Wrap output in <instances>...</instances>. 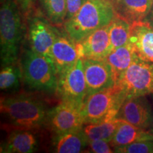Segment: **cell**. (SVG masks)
Masks as SVG:
<instances>
[{
	"label": "cell",
	"mask_w": 153,
	"mask_h": 153,
	"mask_svg": "<svg viewBox=\"0 0 153 153\" xmlns=\"http://www.w3.org/2000/svg\"><path fill=\"white\" fill-rule=\"evenodd\" d=\"M47 19L55 26L64 24L67 16L66 0H39Z\"/></svg>",
	"instance_id": "22"
},
{
	"label": "cell",
	"mask_w": 153,
	"mask_h": 153,
	"mask_svg": "<svg viewBox=\"0 0 153 153\" xmlns=\"http://www.w3.org/2000/svg\"><path fill=\"white\" fill-rule=\"evenodd\" d=\"M147 140H153V135L150 131L140 128L125 120L120 119L119 125L110 143L114 148Z\"/></svg>",
	"instance_id": "18"
},
{
	"label": "cell",
	"mask_w": 153,
	"mask_h": 153,
	"mask_svg": "<svg viewBox=\"0 0 153 153\" xmlns=\"http://www.w3.org/2000/svg\"><path fill=\"white\" fill-rule=\"evenodd\" d=\"M1 114L13 128L37 131L46 125L48 110L40 99L29 95L9 96L1 100Z\"/></svg>",
	"instance_id": "1"
},
{
	"label": "cell",
	"mask_w": 153,
	"mask_h": 153,
	"mask_svg": "<svg viewBox=\"0 0 153 153\" xmlns=\"http://www.w3.org/2000/svg\"><path fill=\"white\" fill-rule=\"evenodd\" d=\"M56 93L61 101L84 103L87 97V86L83 61L79 58L71 68L57 76Z\"/></svg>",
	"instance_id": "9"
},
{
	"label": "cell",
	"mask_w": 153,
	"mask_h": 153,
	"mask_svg": "<svg viewBox=\"0 0 153 153\" xmlns=\"http://www.w3.org/2000/svg\"><path fill=\"white\" fill-rule=\"evenodd\" d=\"M36 0H16L19 8L24 15H27L30 12L35 4Z\"/></svg>",
	"instance_id": "27"
},
{
	"label": "cell",
	"mask_w": 153,
	"mask_h": 153,
	"mask_svg": "<svg viewBox=\"0 0 153 153\" xmlns=\"http://www.w3.org/2000/svg\"><path fill=\"white\" fill-rule=\"evenodd\" d=\"M39 147V139L36 131L15 129L1 146V152L31 153Z\"/></svg>",
	"instance_id": "15"
},
{
	"label": "cell",
	"mask_w": 153,
	"mask_h": 153,
	"mask_svg": "<svg viewBox=\"0 0 153 153\" xmlns=\"http://www.w3.org/2000/svg\"><path fill=\"white\" fill-rule=\"evenodd\" d=\"M20 65L22 79L29 89L56 93L58 79L54 68L47 59L30 48H25L21 55Z\"/></svg>",
	"instance_id": "4"
},
{
	"label": "cell",
	"mask_w": 153,
	"mask_h": 153,
	"mask_svg": "<svg viewBox=\"0 0 153 153\" xmlns=\"http://www.w3.org/2000/svg\"><path fill=\"white\" fill-rule=\"evenodd\" d=\"M109 25L88 35L76 43L78 55L82 60H104L112 51L108 34Z\"/></svg>",
	"instance_id": "12"
},
{
	"label": "cell",
	"mask_w": 153,
	"mask_h": 153,
	"mask_svg": "<svg viewBox=\"0 0 153 153\" xmlns=\"http://www.w3.org/2000/svg\"><path fill=\"white\" fill-rule=\"evenodd\" d=\"M23 79L21 66L18 64L1 67L0 72V88L2 91H16Z\"/></svg>",
	"instance_id": "23"
},
{
	"label": "cell",
	"mask_w": 153,
	"mask_h": 153,
	"mask_svg": "<svg viewBox=\"0 0 153 153\" xmlns=\"http://www.w3.org/2000/svg\"><path fill=\"white\" fill-rule=\"evenodd\" d=\"M114 152L153 153V140L137 141L122 147L114 148Z\"/></svg>",
	"instance_id": "24"
},
{
	"label": "cell",
	"mask_w": 153,
	"mask_h": 153,
	"mask_svg": "<svg viewBox=\"0 0 153 153\" xmlns=\"http://www.w3.org/2000/svg\"><path fill=\"white\" fill-rule=\"evenodd\" d=\"M60 33L52 23L43 17L33 16L28 19V40L30 48L47 59L53 68L51 48Z\"/></svg>",
	"instance_id": "7"
},
{
	"label": "cell",
	"mask_w": 153,
	"mask_h": 153,
	"mask_svg": "<svg viewBox=\"0 0 153 153\" xmlns=\"http://www.w3.org/2000/svg\"><path fill=\"white\" fill-rule=\"evenodd\" d=\"M82 61L87 86V97L116 85V76L106 61L89 59Z\"/></svg>",
	"instance_id": "10"
},
{
	"label": "cell",
	"mask_w": 153,
	"mask_h": 153,
	"mask_svg": "<svg viewBox=\"0 0 153 153\" xmlns=\"http://www.w3.org/2000/svg\"><path fill=\"white\" fill-rule=\"evenodd\" d=\"M152 107L145 96L125 99L116 118L144 130L150 128Z\"/></svg>",
	"instance_id": "11"
},
{
	"label": "cell",
	"mask_w": 153,
	"mask_h": 153,
	"mask_svg": "<svg viewBox=\"0 0 153 153\" xmlns=\"http://www.w3.org/2000/svg\"><path fill=\"white\" fill-rule=\"evenodd\" d=\"M116 86L125 99L153 94V62L139 59L118 78Z\"/></svg>",
	"instance_id": "6"
},
{
	"label": "cell",
	"mask_w": 153,
	"mask_h": 153,
	"mask_svg": "<svg viewBox=\"0 0 153 153\" xmlns=\"http://www.w3.org/2000/svg\"><path fill=\"white\" fill-rule=\"evenodd\" d=\"M21 9L14 0H1L0 59L1 67L18 64L25 27Z\"/></svg>",
	"instance_id": "3"
},
{
	"label": "cell",
	"mask_w": 153,
	"mask_h": 153,
	"mask_svg": "<svg viewBox=\"0 0 153 153\" xmlns=\"http://www.w3.org/2000/svg\"><path fill=\"white\" fill-rule=\"evenodd\" d=\"M131 24L117 16L109 24V39L112 50L123 46L129 42Z\"/></svg>",
	"instance_id": "21"
},
{
	"label": "cell",
	"mask_w": 153,
	"mask_h": 153,
	"mask_svg": "<svg viewBox=\"0 0 153 153\" xmlns=\"http://www.w3.org/2000/svg\"><path fill=\"white\" fill-rule=\"evenodd\" d=\"M152 99H153V94H152ZM149 131H150V133L153 135V106H152V118H151V123H150V128H149Z\"/></svg>",
	"instance_id": "29"
},
{
	"label": "cell",
	"mask_w": 153,
	"mask_h": 153,
	"mask_svg": "<svg viewBox=\"0 0 153 153\" xmlns=\"http://www.w3.org/2000/svg\"><path fill=\"white\" fill-rule=\"evenodd\" d=\"M51 57L58 76L71 68L79 58L76 43L65 33H61L51 48Z\"/></svg>",
	"instance_id": "13"
},
{
	"label": "cell",
	"mask_w": 153,
	"mask_h": 153,
	"mask_svg": "<svg viewBox=\"0 0 153 153\" xmlns=\"http://www.w3.org/2000/svg\"><path fill=\"white\" fill-rule=\"evenodd\" d=\"M89 152L94 153L114 152V148L109 141L106 140H95L88 141Z\"/></svg>",
	"instance_id": "25"
},
{
	"label": "cell",
	"mask_w": 153,
	"mask_h": 153,
	"mask_svg": "<svg viewBox=\"0 0 153 153\" xmlns=\"http://www.w3.org/2000/svg\"><path fill=\"white\" fill-rule=\"evenodd\" d=\"M125 99L116 86L87 96L82 108L84 125L116 118Z\"/></svg>",
	"instance_id": "5"
},
{
	"label": "cell",
	"mask_w": 153,
	"mask_h": 153,
	"mask_svg": "<svg viewBox=\"0 0 153 153\" xmlns=\"http://www.w3.org/2000/svg\"><path fill=\"white\" fill-rule=\"evenodd\" d=\"M119 118H116L108 121L85 124L82 130L88 141L95 140H106L111 142L115 132L119 125Z\"/></svg>",
	"instance_id": "20"
},
{
	"label": "cell",
	"mask_w": 153,
	"mask_h": 153,
	"mask_svg": "<svg viewBox=\"0 0 153 153\" xmlns=\"http://www.w3.org/2000/svg\"><path fill=\"white\" fill-rule=\"evenodd\" d=\"M83 103L61 101L48 110L46 125L54 134L81 130L84 126L82 115Z\"/></svg>",
	"instance_id": "8"
},
{
	"label": "cell",
	"mask_w": 153,
	"mask_h": 153,
	"mask_svg": "<svg viewBox=\"0 0 153 153\" xmlns=\"http://www.w3.org/2000/svg\"><path fill=\"white\" fill-rule=\"evenodd\" d=\"M86 1L87 0H66L67 16L65 21L72 18Z\"/></svg>",
	"instance_id": "26"
},
{
	"label": "cell",
	"mask_w": 153,
	"mask_h": 153,
	"mask_svg": "<svg viewBox=\"0 0 153 153\" xmlns=\"http://www.w3.org/2000/svg\"><path fill=\"white\" fill-rule=\"evenodd\" d=\"M117 16L131 24L142 22L150 12L153 0H111Z\"/></svg>",
	"instance_id": "16"
},
{
	"label": "cell",
	"mask_w": 153,
	"mask_h": 153,
	"mask_svg": "<svg viewBox=\"0 0 153 153\" xmlns=\"http://www.w3.org/2000/svg\"><path fill=\"white\" fill-rule=\"evenodd\" d=\"M116 16L111 0H87L64 23V33L76 43L96 30L109 25Z\"/></svg>",
	"instance_id": "2"
},
{
	"label": "cell",
	"mask_w": 153,
	"mask_h": 153,
	"mask_svg": "<svg viewBox=\"0 0 153 153\" xmlns=\"http://www.w3.org/2000/svg\"><path fill=\"white\" fill-rule=\"evenodd\" d=\"M82 129L54 134L52 139L53 152L56 153L83 152L88 146V140Z\"/></svg>",
	"instance_id": "17"
},
{
	"label": "cell",
	"mask_w": 153,
	"mask_h": 153,
	"mask_svg": "<svg viewBox=\"0 0 153 153\" xmlns=\"http://www.w3.org/2000/svg\"><path fill=\"white\" fill-rule=\"evenodd\" d=\"M143 22L146 23L148 25H150L151 27L153 28V4L150 12L148 13V14L147 15V16L145 17V19L143 21Z\"/></svg>",
	"instance_id": "28"
},
{
	"label": "cell",
	"mask_w": 153,
	"mask_h": 153,
	"mask_svg": "<svg viewBox=\"0 0 153 153\" xmlns=\"http://www.w3.org/2000/svg\"><path fill=\"white\" fill-rule=\"evenodd\" d=\"M139 59L133 45L128 42L123 46L112 50L104 60L111 68L117 81L120 74Z\"/></svg>",
	"instance_id": "19"
},
{
	"label": "cell",
	"mask_w": 153,
	"mask_h": 153,
	"mask_svg": "<svg viewBox=\"0 0 153 153\" xmlns=\"http://www.w3.org/2000/svg\"><path fill=\"white\" fill-rule=\"evenodd\" d=\"M129 42L140 60L153 62V28L145 22L131 24Z\"/></svg>",
	"instance_id": "14"
}]
</instances>
